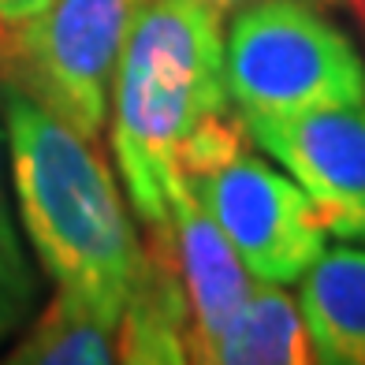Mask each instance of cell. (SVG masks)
<instances>
[{
    "mask_svg": "<svg viewBox=\"0 0 365 365\" xmlns=\"http://www.w3.org/2000/svg\"><path fill=\"white\" fill-rule=\"evenodd\" d=\"M313 361L365 365V250L331 246L298 279Z\"/></svg>",
    "mask_w": 365,
    "mask_h": 365,
    "instance_id": "9c48e42d",
    "label": "cell"
},
{
    "mask_svg": "<svg viewBox=\"0 0 365 365\" xmlns=\"http://www.w3.org/2000/svg\"><path fill=\"white\" fill-rule=\"evenodd\" d=\"M209 8H217V11H235V8H242V4H250V0H205ZM313 4H331V0H313Z\"/></svg>",
    "mask_w": 365,
    "mask_h": 365,
    "instance_id": "5bb4252c",
    "label": "cell"
},
{
    "mask_svg": "<svg viewBox=\"0 0 365 365\" xmlns=\"http://www.w3.org/2000/svg\"><path fill=\"white\" fill-rule=\"evenodd\" d=\"M38 306V272L30 264L19 227L11 217V197L4 179V127H0V343L15 336Z\"/></svg>",
    "mask_w": 365,
    "mask_h": 365,
    "instance_id": "7c38bea8",
    "label": "cell"
},
{
    "mask_svg": "<svg viewBox=\"0 0 365 365\" xmlns=\"http://www.w3.org/2000/svg\"><path fill=\"white\" fill-rule=\"evenodd\" d=\"M179 179L194 194L250 276L298 284L324 250V235L306 190L264 157L235 108H220L179 149Z\"/></svg>",
    "mask_w": 365,
    "mask_h": 365,
    "instance_id": "3957f363",
    "label": "cell"
},
{
    "mask_svg": "<svg viewBox=\"0 0 365 365\" xmlns=\"http://www.w3.org/2000/svg\"><path fill=\"white\" fill-rule=\"evenodd\" d=\"M53 4V0H0V26H23Z\"/></svg>",
    "mask_w": 365,
    "mask_h": 365,
    "instance_id": "4fadbf2b",
    "label": "cell"
},
{
    "mask_svg": "<svg viewBox=\"0 0 365 365\" xmlns=\"http://www.w3.org/2000/svg\"><path fill=\"white\" fill-rule=\"evenodd\" d=\"M11 365H108L115 361V328L53 291L38 317H30L23 339L8 351Z\"/></svg>",
    "mask_w": 365,
    "mask_h": 365,
    "instance_id": "8fae6325",
    "label": "cell"
},
{
    "mask_svg": "<svg viewBox=\"0 0 365 365\" xmlns=\"http://www.w3.org/2000/svg\"><path fill=\"white\" fill-rule=\"evenodd\" d=\"M224 86L242 120L365 101V60L313 0H250L224 34Z\"/></svg>",
    "mask_w": 365,
    "mask_h": 365,
    "instance_id": "277c9868",
    "label": "cell"
},
{
    "mask_svg": "<svg viewBox=\"0 0 365 365\" xmlns=\"http://www.w3.org/2000/svg\"><path fill=\"white\" fill-rule=\"evenodd\" d=\"M145 257L123 317L115 324V361L130 365H182L190 361V306L172 257L168 224L145 227Z\"/></svg>",
    "mask_w": 365,
    "mask_h": 365,
    "instance_id": "ba28073f",
    "label": "cell"
},
{
    "mask_svg": "<svg viewBox=\"0 0 365 365\" xmlns=\"http://www.w3.org/2000/svg\"><path fill=\"white\" fill-rule=\"evenodd\" d=\"M0 127L11 160L15 209L53 287L105 324H120L142 272L145 242L93 138L0 82Z\"/></svg>",
    "mask_w": 365,
    "mask_h": 365,
    "instance_id": "6da1fadb",
    "label": "cell"
},
{
    "mask_svg": "<svg viewBox=\"0 0 365 365\" xmlns=\"http://www.w3.org/2000/svg\"><path fill=\"white\" fill-rule=\"evenodd\" d=\"M168 242H172V257L182 279V291H187V306H190L187 354L190 361L209 365L220 336L242 309L254 279H250V269L242 264L239 250L227 242L217 220L194 202L190 190H182L172 202Z\"/></svg>",
    "mask_w": 365,
    "mask_h": 365,
    "instance_id": "52a82bcc",
    "label": "cell"
},
{
    "mask_svg": "<svg viewBox=\"0 0 365 365\" xmlns=\"http://www.w3.org/2000/svg\"><path fill=\"white\" fill-rule=\"evenodd\" d=\"M224 11L205 0H142L108 86L112 153L145 227L172 220L187 190L179 149L212 112L227 108Z\"/></svg>",
    "mask_w": 365,
    "mask_h": 365,
    "instance_id": "7a4b0ae2",
    "label": "cell"
},
{
    "mask_svg": "<svg viewBox=\"0 0 365 365\" xmlns=\"http://www.w3.org/2000/svg\"><path fill=\"white\" fill-rule=\"evenodd\" d=\"M331 4H343L346 11H351L354 15V19L365 26V0H331Z\"/></svg>",
    "mask_w": 365,
    "mask_h": 365,
    "instance_id": "9a60e30c",
    "label": "cell"
},
{
    "mask_svg": "<svg viewBox=\"0 0 365 365\" xmlns=\"http://www.w3.org/2000/svg\"><path fill=\"white\" fill-rule=\"evenodd\" d=\"M142 0H53L38 19L0 26V82H11L97 142L108 86Z\"/></svg>",
    "mask_w": 365,
    "mask_h": 365,
    "instance_id": "5b68a950",
    "label": "cell"
},
{
    "mask_svg": "<svg viewBox=\"0 0 365 365\" xmlns=\"http://www.w3.org/2000/svg\"><path fill=\"white\" fill-rule=\"evenodd\" d=\"M313 361L302 306L284 284L254 279L242 309L220 336L209 365H306Z\"/></svg>",
    "mask_w": 365,
    "mask_h": 365,
    "instance_id": "30bf717a",
    "label": "cell"
},
{
    "mask_svg": "<svg viewBox=\"0 0 365 365\" xmlns=\"http://www.w3.org/2000/svg\"><path fill=\"white\" fill-rule=\"evenodd\" d=\"M242 123L306 190L328 235L365 246V101Z\"/></svg>",
    "mask_w": 365,
    "mask_h": 365,
    "instance_id": "8992f818",
    "label": "cell"
}]
</instances>
